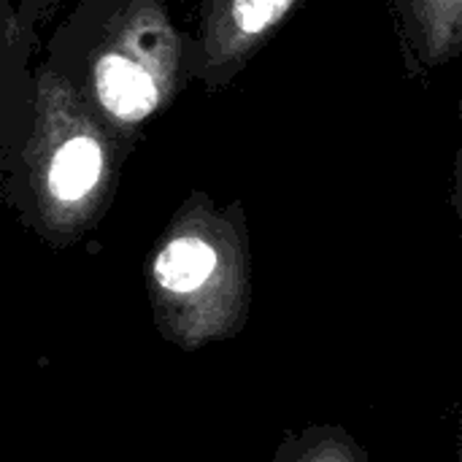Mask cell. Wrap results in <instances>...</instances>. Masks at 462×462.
Listing matches in <instances>:
<instances>
[{
    "label": "cell",
    "mask_w": 462,
    "mask_h": 462,
    "mask_svg": "<svg viewBox=\"0 0 462 462\" xmlns=\"http://www.w3.org/2000/svg\"><path fill=\"white\" fill-rule=\"evenodd\" d=\"M217 268H219L217 246L198 233H181L160 249L152 273L165 292L189 295L198 292L217 273Z\"/></svg>",
    "instance_id": "obj_6"
},
{
    "label": "cell",
    "mask_w": 462,
    "mask_h": 462,
    "mask_svg": "<svg viewBox=\"0 0 462 462\" xmlns=\"http://www.w3.org/2000/svg\"><path fill=\"white\" fill-rule=\"evenodd\" d=\"M73 0H19L16 3V11L24 14L27 19H32L35 24H41L49 14H54L57 8L62 5H70Z\"/></svg>",
    "instance_id": "obj_7"
},
{
    "label": "cell",
    "mask_w": 462,
    "mask_h": 462,
    "mask_svg": "<svg viewBox=\"0 0 462 462\" xmlns=\"http://www.w3.org/2000/svg\"><path fill=\"white\" fill-rule=\"evenodd\" d=\"M198 5L192 79L206 92L227 89L252 57L306 0H192Z\"/></svg>",
    "instance_id": "obj_3"
},
{
    "label": "cell",
    "mask_w": 462,
    "mask_h": 462,
    "mask_svg": "<svg viewBox=\"0 0 462 462\" xmlns=\"http://www.w3.org/2000/svg\"><path fill=\"white\" fill-rule=\"evenodd\" d=\"M38 41V24L16 11V5L0 14V135L3 149H19L32 125L35 111V68L32 46Z\"/></svg>",
    "instance_id": "obj_4"
},
{
    "label": "cell",
    "mask_w": 462,
    "mask_h": 462,
    "mask_svg": "<svg viewBox=\"0 0 462 462\" xmlns=\"http://www.w3.org/2000/svg\"><path fill=\"white\" fill-rule=\"evenodd\" d=\"M127 149L43 60L35 68V111L19 160L32 171L41 200L54 211L89 208Z\"/></svg>",
    "instance_id": "obj_2"
},
{
    "label": "cell",
    "mask_w": 462,
    "mask_h": 462,
    "mask_svg": "<svg viewBox=\"0 0 462 462\" xmlns=\"http://www.w3.org/2000/svg\"><path fill=\"white\" fill-rule=\"evenodd\" d=\"M41 60L127 149L195 81V38L168 0H73Z\"/></svg>",
    "instance_id": "obj_1"
},
{
    "label": "cell",
    "mask_w": 462,
    "mask_h": 462,
    "mask_svg": "<svg viewBox=\"0 0 462 462\" xmlns=\"http://www.w3.org/2000/svg\"><path fill=\"white\" fill-rule=\"evenodd\" d=\"M403 60L414 79L462 54V0H387Z\"/></svg>",
    "instance_id": "obj_5"
}]
</instances>
